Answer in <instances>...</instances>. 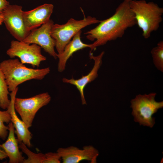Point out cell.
Wrapping results in <instances>:
<instances>
[{"instance_id":"obj_1","label":"cell","mask_w":163,"mask_h":163,"mask_svg":"<svg viewBox=\"0 0 163 163\" xmlns=\"http://www.w3.org/2000/svg\"><path fill=\"white\" fill-rule=\"evenodd\" d=\"M98 26L84 33L86 38L94 42L90 44V52L108 41L122 37L126 30L136 24L129 2L123 1L109 18L101 21Z\"/></svg>"},{"instance_id":"obj_2","label":"cell","mask_w":163,"mask_h":163,"mask_svg":"<svg viewBox=\"0 0 163 163\" xmlns=\"http://www.w3.org/2000/svg\"><path fill=\"white\" fill-rule=\"evenodd\" d=\"M129 4L143 37L149 38L152 32L158 29L162 21L163 8L153 2H147L145 0H131Z\"/></svg>"},{"instance_id":"obj_3","label":"cell","mask_w":163,"mask_h":163,"mask_svg":"<svg viewBox=\"0 0 163 163\" xmlns=\"http://www.w3.org/2000/svg\"><path fill=\"white\" fill-rule=\"evenodd\" d=\"M0 67L5 75L8 90L11 92L27 81L42 80L50 71L49 67L40 69L28 68L17 58L4 60L0 63Z\"/></svg>"},{"instance_id":"obj_4","label":"cell","mask_w":163,"mask_h":163,"mask_svg":"<svg viewBox=\"0 0 163 163\" xmlns=\"http://www.w3.org/2000/svg\"><path fill=\"white\" fill-rule=\"evenodd\" d=\"M157 94L152 92L148 94H139L131 100L130 107L134 121L140 125L152 128L155 123L153 115L163 107V101L157 102L155 98Z\"/></svg>"},{"instance_id":"obj_5","label":"cell","mask_w":163,"mask_h":163,"mask_svg":"<svg viewBox=\"0 0 163 163\" xmlns=\"http://www.w3.org/2000/svg\"><path fill=\"white\" fill-rule=\"evenodd\" d=\"M82 20H76L71 18L65 24L62 25L54 24L50 34L56 41L55 47L58 53H61L72 38L81 29L89 25L99 23L101 21L94 17L84 15Z\"/></svg>"},{"instance_id":"obj_6","label":"cell","mask_w":163,"mask_h":163,"mask_svg":"<svg viewBox=\"0 0 163 163\" xmlns=\"http://www.w3.org/2000/svg\"><path fill=\"white\" fill-rule=\"evenodd\" d=\"M51 100V96L48 92L40 94L28 98L15 97L14 107L29 128L32 126L37 112L41 107L48 104Z\"/></svg>"},{"instance_id":"obj_7","label":"cell","mask_w":163,"mask_h":163,"mask_svg":"<svg viewBox=\"0 0 163 163\" xmlns=\"http://www.w3.org/2000/svg\"><path fill=\"white\" fill-rule=\"evenodd\" d=\"M7 54L11 58H19L23 64H28L34 68L39 66L46 60L41 53V47L35 44H29L18 40H12Z\"/></svg>"},{"instance_id":"obj_8","label":"cell","mask_w":163,"mask_h":163,"mask_svg":"<svg viewBox=\"0 0 163 163\" xmlns=\"http://www.w3.org/2000/svg\"><path fill=\"white\" fill-rule=\"evenodd\" d=\"M23 12L22 7L16 5H9L1 11L7 29L17 40L21 41L30 33L26 28Z\"/></svg>"},{"instance_id":"obj_9","label":"cell","mask_w":163,"mask_h":163,"mask_svg":"<svg viewBox=\"0 0 163 163\" xmlns=\"http://www.w3.org/2000/svg\"><path fill=\"white\" fill-rule=\"evenodd\" d=\"M54 24L53 21L50 19L39 27L30 31L22 41L29 44L37 45L50 56L56 59L57 53L54 50L56 41L50 34L51 29Z\"/></svg>"},{"instance_id":"obj_10","label":"cell","mask_w":163,"mask_h":163,"mask_svg":"<svg viewBox=\"0 0 163 163\" xmlns=\"http://www.w3.org/2000/svg\"><path fill=\"white\" fill-rule=\"evenodd\" d=\"M56 152L61 157L63 163H78L83 160L96 163L99 155L98 151L91 145L85 146L82 149L73 146L59 148Z\"/></svg>"},{"instance_id":"obj_11","label":"cell","mask_w":163,"mask_h":163,"mask_svg":"<svg viewBox=\"0 0 163 163\" xmlns=\"http://www.w3.org/2000/svg\"><path fill=\"white\" fill-rule=\"evenodd\" d=\"M53 7L52 4H44L30 11H23V18L27 30L30 32L48 21Z\"/></svg>"},{"instance_id":"obj_12","label":"cell","mask_w":163,"mask_h":163,"mask_svg":"<svg viewBox=\"0 0 163 163\" xmlns=\"http://www.w3.org/2000/svg\"><path fill=\"white\" fill-rule=\"evenodd\" d=\"M104 52L102 51L98 55L95 56L90 52L89 57L94 61V66L90 72L87 75L82 76L79 79H75L73 78L68 79L62 78V81L65 83L75 85L79 91L82 104H87L85 99L84 90L87 85L94 80L98 76V72L102 63V59Z\"/></svg>"},{"instance_id":"obj_13","label":"cell","mask_w":163,"mask_h":163,"mask_svg":"<svg viewBox=\"0 0 163 163\" xmlns=\"http://www.w3.org/2000/svg\"><path fill=\"white\" fill-rule=\"evenodd\" d=\"M18 89V87L15 90L10 93L11 103L8 108L10 110L11 122L15 129L14 130V133L17 135L18 142H22L27 147L30 148L32 146L30 142L32 138V134L24 122L18 117L14 107V100Z\"/></svg>"},{"instance_id":"obj_14","label":"cell","mask_w":163,"mask_h":163,"mask_svg":"<svg viewBox=\"0 0 163 163\" xmlns=\"http://www.w3.org/2000/svg\"><path fill=\"white\" fill-rule=\"evenodd\" d=\"M81 30L78 32L66 45L63 51L61 53H57V57L59 59L58 70L59 72H62L65 70L68 60L74 53L84 48L90 47V44L85 43L81 41Z\"/></svg>"},{"instance_id":"obj_15","label":"cell","mask_w":163,"mask_h":163,"mask_svg":"<svg viewBox=\"0 0 163 163\" xmlns=\"http://www.w3.org/2000/svg\"><path fill=\"white\" fill-rule=\"evenodd\" d=\"M9 133L6 141L1 144L9 158V163H23L24 158L19 151L18 143L14 135V128L11 122L8 126Z\"/></svg>"},{"instance_id":"obj_16","label":"cell","mask_w":163,"mask_h":163,"mask_svg":"<svg viewBox=\"0 0 163 163\" xmlns=\"http://www.w3.org/2000/svg\"><path fill=\"white\" fill-rule=\"evenodd\" d=\"M9 94L5 75L0 67V107L3 109H7L10 105Z\"/></svg>"},{"instance_id":"obj_17","label":"cell","mask_w":163,"mask_h":163,"mask_svg":"<svg viewBox=\"0 0 163 163\" xmlns=\"http://www.w3.org/2000/svg\"><path fill=\"white\" fill-rule=\"evenodd\" d=\"M18 143L19 148L27 156V158L24 159L23 163H45V154L41 152L34 153L30 150L22 142H19Z\"/></svg>"},{"instance_id":"obj_18","label":"cell","mask_w":163,"mask_h":163,"mask_svg":"<svg viewBox=\"0 0 163 163\" xmlns=\"http://www.w3.org/2000/svg\"><path fill=\"white\" fill-rule=\"evenodd\" d=\"M153 63L158 70L163 72V41L159 42L151 51Z\"/></svg>"},{"instance_id":"obj_19","label":"cell","mask_w":163,"mask_h":163,"mask_svg":"<svg viewBox=\"0 0 163 163\" xmlns=\"http://www.w3.org/2000/svg\"><path fill=\"white\" fill-rule=\"evenodd\" d=\"M11 122L10 110L8 108L6 111L0 110V138L5 140L8 134L9 128L5 125L4 123H9Z\"/></svg>"},{"instance_id":"obj_20","label":"cell","mask_w":163,"mask_h":163,"mask_svg":"<svg viewBox=\"0 0 163 163\" xmlns=\"http://www.w3.org/2000/svg\"><path fill=\"white\" fill-rule=\"evenodd\" d=\"M45 154L46 157L45 163H61V157L57 152H48Z\"/></svg>"},{"instance_id":"obj_21","label":"cell","mask_w":163,"mask_h":163,"mask_svg":"<svg viewBox=\"0 0 163 163\" xmlns=\"http://www.w3.org/2000/svg\"><path fill=\"white\" fill-rule=\"evenodd\" d=\"M9 5V2L6 0H0V12Z\"/></svg>"},{"instance_id":"obj_22","label":"cell","mask_w":163,"mask_h":163,"mask_svg":"<svg viewBox=\"0 0 163 163\" xmlns=\"http://www.w3.org/2000/svg\"><path fill=\"white\" fill-rule=\"evenodd\" d=\"M8 156L0 144V160H2L8 157Z\"/></svg>"},{"instance_id":"obj_23","label":"cell","mask_w":163,"mask_h":163,"mask_svg":"<svg viewBox=\"0 0 163 163\" xmlns=\"http://www.w3.org/2000/svg\"><path fill=\"white\" fill-rule=\"evenodd\" d=\"M3 17L1 12H0V25L2 24V23L3 22Z\"/></svg>"},{"instance_id":"obj_24","label":"cell","mask_w":163,"mask_h":163,"mask_svg":"<svg viewBox=\"0 0 163 163\" xmlns=\"http://www.w3.org/2000/svg\"><path fill=\"white\" fill-rule=\"evenodd\" d=\"M130 0H123V1L129 2Z\"/></svg>"}]
</instances>
